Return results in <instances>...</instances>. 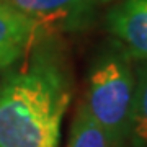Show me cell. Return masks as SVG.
<instances>
[{"mask_svg":"<svg viewBox=\"0 0 147 147\" xmlns=\"http://www.w3.org/2000/svg\"><path fill=\"white\" fill-rule=\"evenodd\" d=\"M100 3H110V2H115V0H98Z\"/></svg>","mask_w":147,"mask_h":147,"instance_id":"obj_8","label":"cell"},{"mask_svg":"<svg viewBox=\"0 0 147 147\" xmlns=\"http://www.w3.org/2000/svg\"><path fill=\"white\" fill-rule=\"evenodd\" d=\"M106 23L129 57L147 62V0H123L108 13Z\"/></svg>","mask_w":147,"mask_h":147,"instance_id":"obj_4","label":"cell"},{"mask_svg":"<svg viewBox=\"0 0 147 147\" xmlns=\"http://www.w3.org/2000/svg\"><path fill=\"white\" fill-rule=\"evenodd\" d=\"M34 25V42L61 33L82 31L92 25L98 0H2Z\"/></svg>","mask_w":147,"mask_h":147,"instance_id":"obj_3","label":"cell"},{"mask_svg":"<svg viewBox=\"0 0 147 147\" xmlns=\"http://www.w3.org/2000/svg\"><path fill=\"white\" fill-rule=\"evenodd\" d=\"M33 44V21L0 2V72L13 65Z\"/></svg>","mask_w":147,"mask_h":147,"instance_id":"obj_5","label":"cell"},{"mask_svg":"<svg viewBox=\"0 0 147 147\" xmlns=\"http://www.w3.org/2000/svg\"><path fill=\"white\" fill-rule=\"evenodd\" d=\"M67 147H116L106 131L88 115L84 103L74 116Z\"/></svg>","mask_w":147,"mask_h":147,"instance_id":"obj_7","label":"cell"},{"mask_svg":"<svg viewBox=\"0 0 147 147\" xmlns=\"http://www.w3.org/2000/svg\"><path fill=\"white\" fill-rule=\"evenodd\" d=\"M134 103L127 141L132 147H147V62L137 61Z\"/></svg>","mask_w":147,"mask_h":147,"instance_id":"obj_6","label":"cell"},{"mask_svg":"<svg viewBox=\"0 0 147 147\" xmlns=\"http://www.w3.org/2000/svg\"><path fill=\"white\" fill-rule=\"evenodd\" d=\"M54 38L0 79V147H59L72 87Z\"/></svg>","mask_w":147,"mask_h":147,"instance_id":"obj_1","label":"cell"},{"mask_svg":"<svg viewBox=\"0 0 147 147\" xmlns=\"http://www.w3.org/2000/svg\"><path fill=\"white\" fill-rule=\"evenodd\" d=\"M0 2H2V0H0Z\"/></svg>","mask_w":147,"mask_h":147,"instance_id":"obj_9","label":"cell"},{"mask_svg":"<svg viewBox=\"0 0 147 147\" xmlns=\"http://www.w3.org/2000/svg\"><path fill=\"white\" fill-rule=\"evenodd\" d=\"M136 72L121 46L101 54L90 70L84 106L116 147H124L134 103Z\"/></svg>","mask_w":147,"mask_h":147,"instance_id":"obj_2","label":"cell"}]
</instances>
